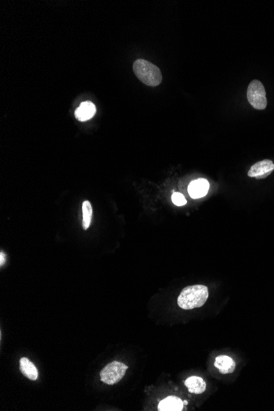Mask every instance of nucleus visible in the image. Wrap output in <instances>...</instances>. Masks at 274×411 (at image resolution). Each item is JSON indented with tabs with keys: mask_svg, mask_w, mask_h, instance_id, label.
Returning a JSON list of instances; mask_svg holds the SVG:
<instances>
[{
	"mask_svg": "<svg viewBox=\"0 0 274 411\" xmlns=\"http://www.w3.org/2000/svg\"><path fill=\"white\" fill-rule=\"evenodd\" d=\"M209 298V289L204 285L185 287L178 298V305L182 310H190L202 307Z\"/></svg>",
	"mask_w": 274,
	"mask_h": 411,
	"instance_id": "1",
	"label": "nucleus"
},
{
	"mask_svg": "<svg viewBox=\"0 0 274 411\" xmlns=\"http://www.w3.org/2000/svg\"><path fill=\"white\" fill-rule=\"evenodd\" d=\"M133 72L142 83L151 87L159 86L163 80L159 67L145 59H137L134 62Z\"/></svg>",
	"mask_w": 274,
	"mask_h": 411,
	"instance_id": "2",
	"label": "nucleus"
},
{
	"mask_svg": "<svg viewBox=\"0 0 274 411\" xmlns=\"http://www.w3.org/2000/svg\"><path fill=\"white\" fill-rule=\"evenodd\" d=\"M247 100L251 106L258 110H264L267 107L265 88L261 81L254 80L250 83L247 89Z\"/></svg>",
	"mask_w": 274,
	"mask_h": 411,
	"instance_id": "3",
	"label": "nucleus"
},
{
	"mask_svg": "<svg viewBox=\"0 0 274 411\" xmlns=\"http://www.w3.org/2000/svg\"><path fill=\"white\" fill-rule=\"evenodd\" d=\"M128 367L123 363L113 361L107 365L100 372V379L104 384L113 385L118 384L125 376Z\"/></svg>",
	"mask_w": 274,
	"mask_h": 411,
	"instance_id": "4",
	"label": "nucleus"
},
{
	"mask_svg": "<svg viewBox=\"0 0 274 411\" xmlns=\"http://www.w3.org/2000/svg\"><path fill=\"white\" fill-rule=\"evenodd\" d=\"M274 170V164L272 160H265L256 163L251 167L248 172V177L256 178L258 180L265 179L272 174Z\"/></svg>",
	"mask_w": 274,
	"mask_h": 411,
	"instance_id": "5",
	"label": "nucleus"
},
{
	"mask_svg": "<svg viewBox=\"0 0 274 411\" xmlns=\"http://www.w3.org/2000/svg\"><path fill=\"white\" fill-rule=\"evenodd\" d=\"M210 189V183L204 178L194 180L190 183L188 192L192 199H200L207 195Z\"/></svg>",
	"mask_w": 274,
	"mask_h": 411,
	"instance_id": "6",
	"label": "nucleus"
},
{
	"mask_svg": "<svg viewBox=\"0 0 274 411\" xmlns=\"http://www.w3.org/2000/svg\"><path fill=\"white\" fill-rule=\"evenodd\" d=\"M96 113L95 104L90 101L82 102L75 111V117L80 122L90 120Z\"/></svg>",
	"mask_w": 274,
	"mask_h": 411,
	"instance_id": "7",
	"label": "nucleus"
},
{
	"mask_svg": "<svg viewBox=\"0 0 274 411\" xmlns=\"http://www.w3.org/2000/svg\"><path fill=\"white\" fill-rule=\"evenodd\" d=\"M184 407V402L177 397H168L160 402L158 407L159 411H181Z\"/></svg>",
	"mask_w": 274,
	"mask_h": 411,
	"instance_id": "8",
	"label": "nucleus"
},
{
	"mask_svg": "<svg viewBox=\"0 0 274 411\" xmlns=\"http://www.w3.org/2000/svg\"><path fill=\"white\" fill-rule=\"evenodd\" d=\"M215 367L222 374H229L235 371L236 363L228 356H219L215 359Z\"/></svg>",
	"mask_w": 274,
	"mask_h": 411,
	"instance_id": "9",
	"label": "nucleus"
},
{
	"mask_svg": "<svg viewBox=\"0 0 274 411\" xmlns=\"http://www.w3.org/2000/svg\"><path fill=\"white\" fill-rule=\"evenodd\" d=\"M185 386L187 387L189 393L193 394H202L206 389L205 380L201 377H190L185 381Z\"/></svg>",
	"mask_w": 274,
	"mask_h": 411,
	"instance_id": "10",
	"label": "nucleus"
},
{
	"mask_svg": "<svg viewBox=\"0 0 274 411\" xmlns=\"http://www.w3.org/2000/svg\"><path fill=\"white\" fill-rule=\"evenodd\" d=\"M20 370L24 376L32 381H35L38 379V370L32 362H30L27 358H21L20 360Z\"/></svg>",
	"mask_w": 274,
	"mask_h": 411,
	"instance_id": "11",
	"label": "nucleus"
},
{
	"mask_svg": "<svg viewBox=\"0 0 274 411\" xmlns=\"http://www.w3.org/2000/svg\"><path fill=\"white\" fill-rule=\"evenodd\" d=\"M92 206L89 201H85L82 204V212H83V222L82 226L84 230H87L90 225L92 218Z\"/></svg>",
	"mask_w": 274,
	"mask_h": 411,
	"instance_id": "12",
	"label": "nucleus"
},
{
	"mask_svg": "<svg viewBox=\"0 0 274 411\" xmlns=\"http://www.w3.org/2000/svg\"><path fill=\"white\" fill-rule=\"evenodd\" d=\"M172 201L177 206H183L187 204V200L183 195L178 192H174L172 196Z\"/></svg>",
	"mask_w": 274,
	"mask_h": 411,
	"instance_id": "13",
	"label": "nucleus"
},
{
	"mask_svg": "<svg viewBox=\"0 0 274 411\" xmlns=\"http://www.w3.org/2000/svg\"><path fill=\"white\" fill-rule=\"evenodd\" d=\"M5 259H6V255H5L4 253H3V252H0V265H3Z\"/></svg>",
	"mask_w": 274,
	"mask_h": 411,
	"instance_id": "14",
	"label": "nucleus"
},
{
	"mask_svg": "<svg viewBox=\"0 0 274 411\" xmlns=\"http://www.w3.org/2000/svg\"><path fill=\"white\" fill-rule=\"evenodd\" d=\"M184 405H187V401H185V402H184Z\"/></svg>",
	"mask_w": 274,
	"mask_h": 411,
	"instance_id": "15",
	"label": "nucleus"
}]
</instances>
